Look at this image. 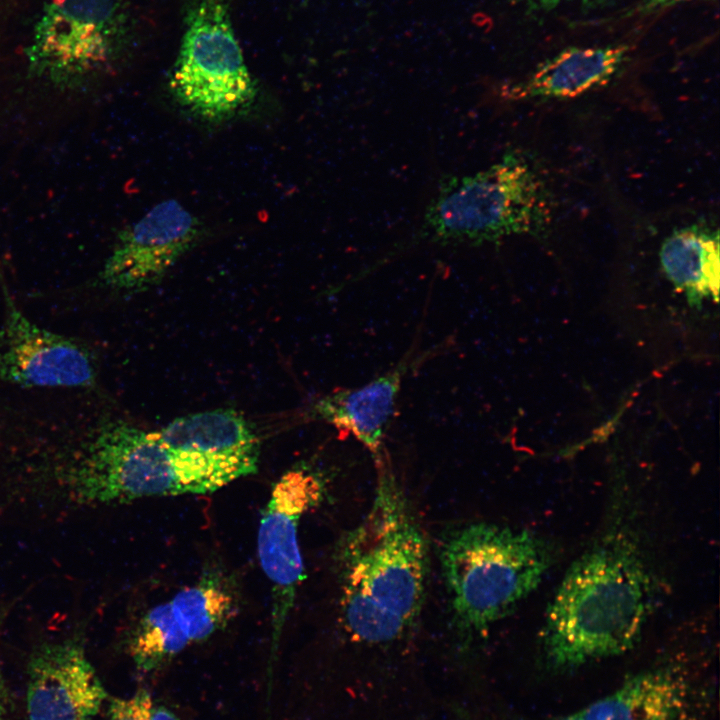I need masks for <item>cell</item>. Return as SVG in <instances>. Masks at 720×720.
I'll list each match as a JSON object with an SVG mask.
<instances>
[{"mask_svg":"<svg viewBox=\"0 0 720 720\" xmlns=\"http://www.w3.org/2000/svg\"><path fill=\"white\" fill-rule=\"evenodd\" d=\"M2 292L0 379L24 388L93 386L96 365L89 349L28 319L4 283Z\"/></svg>","mask_w":720,"mask_h":720,"instance_id":"obj_10","label":"cell"},{"mask_svg":"<svg viewBox=\"0 0 720 720\" xmlns=\"http://www.w3.org/2000/svg\"><path fill=\"white\" fill-rule=\"evenodd\" d=\"M551 222L549 193L533 164L506 153L473 175H447L424 214L422 233L439 244H482L541 235Z\"/></svg>","mask_w":720,"mask_h":720,"instance_id":"obj_4","label":"cell"},{"mask_svg":"<svg viewBox=\"0 0 720 720\" xmlns=\"http://www.w3.org/2000/svg\"><path fill=\"white\" fill-rule=\"evenodd\" d=\"M121 0H50L26 53L30 71L69 85L104 64Z\"/></svg>","mask_w":720,"mask_h":720,"instance_id":"obj_8","label":"cell"},{"mask_svg":"<svg viewBox=\"0 0 720 720\" xmlns=\"http://www.w3.org/2000/svg\"><path fill=\"white\" fill-rule=\"evenodd\" d=\"M518 1L524 5V7L528 10V12L544 13V12L552 11L559 6L568 4V3H578V4L586 6V5L599 3L604 0H518Z\"/></svg>","mask_w":720,"mask_h":720,"instance_id":"obj_20","label":"cell"},{"mask_svg":"<svg viewBox=\"0 0 720 720\" xmlns=\"http://www.w3.org/2000/svg\"><path fill=\"white\" fill-rule=\"evenodd\" d=\"M654 597L653 575L632 536L604 535L572 563L547 607L546 663L566 670L628 652Z\"/></svg>","mask_w":720,"mask_h":720,"instance_id":"obj_2","label":"cell"},{"mask_svg":"<svg viewBox=\"0 0 720 720\" xmlns=\"http://www.w3.org/2000/svg\"><path fill=\"white\" fill-rule=\"evenodd\" d=\"M660 262L673 285L690 296H713L719 291V235L702 226L673 231L662 243Z\"/></svg>","mask_w":720,"mask_h":720,"instance_id":"obj_16","label":"cell"},{"mask_svg":"<svg viewBox=\"0 0 720 720\" xmlns=\"http://www.w3.org/2000/svg\"><path fill=\"white\" fill-rule=\"evenodd\" d=\"M107 717L108 720H178L172 711L157 704L145 688L128 698H108Z\"/></svg>","mask_w":720,"mask_h":720,"instance_id":"obj_19","label":"cell"},{"mask_svg":"<svg viewBox=\"0 0 720 720\" xmlns=\"http://www.w3.org/2000/svg\"><path fill=\"white\" fill-rule=\"evenodd\" d=\"M9 606L7 604L0 603V634L1 630L4 624V621L6 619V616L8 615ZM8 702H9V695L8 690L6 686V682L1 670L0 666V720H5L7 715V708H8Z\"/></svg>","mask_w":720,"mask_h":720,"instance_id":"obj_22","label":"cell"},{"mask_svg":"<svg viewBox=\"0 0 720 720\" xmlns=\"http://www.w3.org/2000/svg\"><path fill=\"white\" fill-rule=\"evenodd\" d=\"M70 493L83 503L109 504L196 494L159 441L122 419L103 422L65 472Z\"/></svg>","mask_w":720,"mask_h":720,"instance_id":"obj_6","label":"cell"},{"mask_svg":"<svg viewBox=\"0 0 720 720\" xmlns=\"http://www.w3.org/2000/svg\"><path fill=\"white\" fill-rule=\"evenodd\" d=\"M422 358L413 351L389 371L369 383L351 389H337L319 398L311 407L312 416L352 434L371 453L374 462L385 454L384 435L395 412L401 383L407 372Z\"/></svg>","mask_w":720,"mask_h":720,"instance_id":"obj_14","label":"cell"},{"mask_svg":"<svg viewBox=\"0 0 720 720\" xmlns=\"http://www.w3.org/2000/svg\"><path fill=\"white\" fill-rule=\"evenodd\" d=\"M681 663L668 662L631 675L609 694L552 720H697L703 695Z\"/></svg>","mask_w":720,"mask_h":720,"instance_id":"obj_13","label":"cell"},{"mask_svg":"<svg viewBox=\"0 0 720 720\" xmlns=\"http://www.w3.org/2000/svg\"><path fill=\"white\" fill-rule=\"evenodd\" d=\"M693 1V0H641L629 13V15H644L650 14L664 8L674 6L681 2Z\"/></svg>","mask_w":720,"mask_h":720,"instance_id":"obj_21","label":"cell"},{"mask_svg":"<svg viewBox=\"0 0 720 720\" xmlns=\"http://www.w3.org/2000/svg\"><path fill=\"white\" fill-rule=\"evenodd\" d=\"M375 465L371 508L344 537L338 556L344 627L371 644L399 639L415 624L429 567L426 538L388 455Z\"/></svg>","mask_w":720,"mask_h":720,"instance_id":"obj_1","label":"cell"},{"mask_svg":"<svg viewBox=\"0 0 720 720\" xmlns=\"http://www.w3.org/2000/svg\"><path fill=\"white\" fill-rule=\"evenodd\" d=\"M323 494L324 482L318 474L305 468L289 470L274 484L260 518L257 549L271 585L274 643L281 636L304 578L299 523Z\"/></svg>","mask_w":720,"mask_h":720,"instance_id":"obj_9","label":"cell"},{"mask_svg":"<svg viewBox=\"0 0 720 720\" xmlns=\"http://www.w3.org/2000/svg\"><path fill=\"white\" fill-rule=\"evenodd\" d=\"M159 441L196 494L214 492L257 471L260 442L239 412L218 409L176 418Z\"/></svg>","mask_w":720,"mask_h":720,"instance_id":"obj_7","label":"cell"},{"mask_svg":"<svg viewBox=\"0 0 720 720\" xmlns=\"http://www.w3.org/2000/svg\"><path fill=\"white\" fill-rule=\"evenodd\" d=\"M440 563L456 623L481 633L540 585L552 553L530 530L475 522L446 536Z\"/></svg>","mask_w":720,"mask_h":720,"instance_id":"obj_3","label":"cell"},{"mask_svg":"<svg viewBox=\"0 0 720 720\" xmlns=\"http://www.w3.org/2000/svg\"><path fill=\"white\" fill-rule=\"evenodd\" d=\"M107 698L80 639L45 642L27 664V720H94Z\"/></svg>","mask_w":720,"mask_h":720,"instance_id":"obj_12","label":"cell"},{"mask_svg":"<svg viewBox=\"0 0 720 720\" xmlns=\"http://www.w3.org/2000/svg\"><path fill=\"white\" fill-rule=\"evenodd\" d=\"M171 90L202 120L223 121L254 101L252 79L230 18L227 0H194L172 71Z\"/></svg>","mask_w":720,"mask_h":720,"instance_id":"obj_5","label":"cell"},{"mask_svg":"<svg viewBox=\"0 0 720 720\" xmlns=\"http://www.w3.org/2000/svg\"><path fill=\"white\" fill-rule=\"evenodd\" d=\"M189 642H201L225 627L235 615L237 598L218 574H207L170 600Z\"/></svg>","mask_w":720,"mask_h":720,"instance_id":"obj_17","label":"cell"},{"mask_svg":"<svg viewBox=\"0 0 720 720\" xmlns=\"http://www.w3.org/2000/svg\"><path fill=\"white\" fill-rule=\"evenodd\" d=\"M630 47L614 44L571 47L539 65L515 85L517 98H570L610 80L627 59Z\"/></svg>","mask_w":720,"mask_h":720,"instance_id":"obj_15","label":"cell"},{"mask_svg":"<svg viewBox=\"0 0 720 720\" xmlns=\"http://www.w3.org/2000/svg\"><path fill=\"white\" fill-rule=\"evenodd\" d=\"M199 234L198 219L179 201L160 202L120 231L100 279L113 289L144 290L163 278Z\"/></svg>","mask_w":720,"mask_h":720,"instance_id":"obj_11","label":"cell"},{"mask_svg":"<svg viewBox=\"0 0 720 720\" xmlns=\"http://www.w3.org/2000/svg\"><path fill=\"white\" fill-rule=\"evenodd\" d=\"M170 601L150 608L128 640V653L139 670L150 672L167 664L189 645Z\"/></svg>","mask_w":720,"mask_h":720,"instance_id":"obj_18","label":"cell"}]
</instances>
